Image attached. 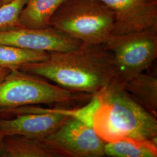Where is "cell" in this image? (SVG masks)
<instances>
[{
    "mask_svg": "<svg viewBox=\"0 0 157 157\" xmlns=\"http://www.w3.org/2000/svg\"><path fill=\"white\" fill-rule=\"evenodd\" d=\"M18 69L94 97L116 78L112 54L104 45L82 44L72 50L49 52L44 61L27 63Z\"/></svg>",
    "mask_w": 157,
    "mask_h": 157,
    "instance_id": "6da1fadb",
    "label": "cell"
},
{
    "mask_svg": "<svg viewBox=\"0 0 157 157\" xmlns=\"http://www.w3.org/2000/svg\"><path fill=\"white\" fill-rule=\"evenodd\" d=\"M94 98L91 125L104 142L126 138L157 142V117L141 107L115 79Z\"/></svg>",
    "mask_w": 157,
    "mask_h": 157,
    "instance_id": "7a4b0ae2",
    "label": "cell"
},
{
    "mask_svg": "<svg viewBox=\"0 0 157 157\" xmlns=\"http://www.w3.org/2000/svg\"><path fill=\"white\" fill-rule=\"evenodd\" d=\"M94 97L65 89L19 69H12L0 82V108L54 104L67 110L90 102Z\"/></svg>",
    "mask_w": 157,
    "mask_h": 157,
    "instance_id": "3957f363",
    "label": "cell"
},
{
    "mask_svg": "<svg viewBox=\"0 0 157 157\" xmlns=\"http://www.w3.org/2000/svg\"><path fill=\"white\" fill-rule=\"evenodd\" d=\"M114 15L98 0H66L56 10L51 27L86 45H103L112 34Z\"/></svg>",
    "mask_w": 157,
    "mask_h": 157,
    "instance_id": "277c9868",
    "label": "cell"
},
{
    "mask_svg": "<svg viewBox=\"0 0 157 157\" xmlns=\"http://www.w3.org/2000/svg\"><path fill=\"white\" fill-rule=\"evenodd\" d=\"M112 56L115 80L124 86L148 69L157 56V27L121 35L112 34L104 44Z\"/></svg>",
    "mask_w": 157,
    "mask_h": 157,
    "instance_id": "5b68a950",
    "label": "cell"
},
{
    "mask_svg": "<svg viewBox=\"0 0 157 157\" xmlns=\"http://www.w3.org/2000/svg\"><path fill=\"white\" fill-rule=\"evenodd\" d=\"M56 157H101L105 142L76 113L71 114L52 133L41 140Z\"/></svg>",
    "mask_w": 157,
    "mask_h": 157,
    "instance_id": "8992f818",
    "label": "cell"
},
{
    "mask_svg": "<svg viewBox=\"0 0 157 157\" xmlns=\"http://www.w3.org/2000/svg\"><path fill=\"white\" fill-rule=\"evenodd\" d=\"M2 115H11L9 119H0V133L2 137L19 135L43 140L59 126L72 111L25 107L1 108Z\"/></svg>",
    "mask_w": 157,
    "mask_h": 157,
    "instance_id": "52a82bcc",
    "label": "cell"
},
{
    "mask_svg": "<svg viewBox=\"0 0 157 157\" xmlns=\"http://www.w3.org/2000/svg\"><path fill=\"white\" fill-rule=\"evenodd\" d=\"M0 44L49 52L72 50L82 45V43L52 27L44 29L17 27L0 29Z\"/></svg>",
    "mask_w": 157,
    "mask_h": 157,
    "instance_id": "ba28073f",
    "label": "cell"
},
{
    "mask_svg": "<svg viewBox=\"0 0 157 157\" xmlns=\"http://www.w3.org/2000/svg\"><path fill=\"white\" fill-rule=\"evenodd\" d=\"M98 1L113 13L112 34L121 35L157 27V1Z\"/></svg>",
    "mask_w": 157,
    "mask_h": 157,
    "instance_id": "9c48e42d",
    "label": "cell"
},
{
    "mask_svg": "<svg viewBox=\"0 0 157 157\" xmlns=\"http://www.w3.org/2000/svg\"><path fill=\"white\" fill-rule=\"evenodd\" d=\"M131 97L147 112L157 118V76L142 72L124 85Z\"/></svg>",
    "mask_w": 157,
    "mask_h": 157,
    "instance_id": "30bf717a",
    "label": "cell"
},
{
    "mask_svg": "<svg viewBox=\"0 0 157 157\" xmlns=\"http://www.w3.org/2000/svg\"><path fill=\"white\" fill-rule=\"evenodd\" d=\"M66 0H28L20 13L22 27L44 29L51 27V21L56 10Z\"/></svg>",
    "mask_w": 157,
    "mask_h": 157,
    "instance_id": "8fae6325",
    "label": "cell"
},
{
    "mask_svg": "<svg viewBox=\"0 0 157 157\" xmlns=\"http://www.w3.org/2000/svg\"><path fill=\"white\" fill-rule=\"evenodd\" d=\"M0 157H56L41 140L19 135L3 137Z\"/></svg>",
    "mask_w": 157,
    "mask_h": 157,
    "instance_id": "7c38bea8",
    "label": "cell"
},
{
    "mask_svg": "<svg viewBox=\"0 0 157 157\" xmlns=\"http://www.w3.org/2000/svg\"><path fill=\"white\" fill-rule=\"evenodd\" d=\"M104 155L112 157H157V142L126 138L105 143Z\"/></svg>",
    "mask_w": 157,
    "mask_h": 157,
    "instance_id": "4fadbf2b",
    "label": "cell"
},
{
    "mask_svg": "<svg viewBox=\"0 0 157 157\" xmlns=\"http://www.w3.org/2000/svg\"><path fill=\"white\" fill-rule=\"evenodd\" d=\"M49 56V52L34 50L12 45L0 44V67L18 69L23 65L43 61Z\"/></svg>",
    "mask_w": 157,
    "mask_h": 157,
    "instance_id": "5bb4252c",
    "label": "cell"
},
{
    "mask_svg": "<svg viewBox=\"0 0 157 157\" xmlns=\"http://www.w3.org/2000/svg\"><path fill=\"white\" fill-rule=\"evenodd\" d=\"M28 0H12L0 6V29L22 27L19 20L20 13Z\"/></svg>",
    "mask_w": 157,
    "mask_h": 157,
    "instance_id": "9a60e30c",
    "label": "cell"
},
{
    "mask_svg": "<svg viewBox=\"0 0 157 157\" xmlns=\"http://www.w3.org/2000/svg\"><path fill=\"white\" fill-rule=\"evenodd\" d=\"M11 69L6 67H0V82L2 81L11 72Z\"/></svg>",
    "mask_w": 157,
    "mask_h": 157,
    "instance_id": "2e32d148",
    "label": "cell"
},
{
    "mask_svg": "<svg viewBox=\"0 0 157 157\" xmlns=\"http://www.w3.org/2000/svg\"><path fill=\"white\" fill-rule=\"evenodd\" d=\"M12 0H0V6L4 5L6 3H8L12 1Z\"/></svg>",
    "mask_w": 157,
    "mask_h": 157,
    "instance_id": "e0dca14e",
    "label": "cell"
},
{
    "mask_svg": "<svg viewBox=\"0 0 157 157\" xmlns=\"http://www.w3.org/2000/svg\"><path fill=\"white\" fill-rule=\"evenodd\" d=\"M2 139H3V137L2 136V135H1V133H0V147H1V145Z\"/></svg>",
    "mask_w": 157,
    "mask_h": 157,
    "instance_id": "ac0fdd59",
    "label": "cell"
},
{
    "mask_svg": "<svg viewBox=\"0 0 157 157\" xmlns=\"http://www.w3.org/2000/svg\"><path fill=\"white\" fill-rule=\"evenodd\" d=\"M155 1H157V0H155Z\"/></svg>",
    "mask_w": 157,
    "mask_h": 157,
    "instance_id": "d6986e66",
    "label": "cell"
}]
</instances>
